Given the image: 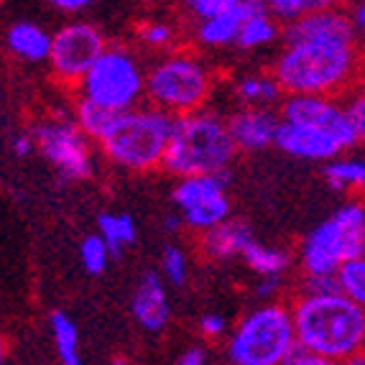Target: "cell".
<instances>
[{"instance_id":"cell-22","label":"cell","mask_w":365,"mask_h":365,"mask_svg":"<svg viewBox=\"0 0 365 365\" xmlns=\"http://www.w3.org/2000/svg\"><path fill=\"white\" fill-rule=\"evenodd\" d=\"M245 266L258 276H281L284 271H289L292 266V256H289V250L284 248H271V245H263L256 243V240H250L245 245L243 256Z\"/></svg>"},{"instance_id":"cell-38","label":"cell","mask_w":365,"mask_h":365,"mask_svg":"<svg viewBox=\"0 0 365 365\" xmlns=\"http://www.w3.org/2000/svg\"><path fill=\"white\" fill-rule=\"evenodd\" d=\"M279 289H281V276H261V281H258V287H256V294L261 299H271Z\"/></svg>"},{"instance_id":"cell-28","label":"cell","mask_w":365,"mask_h":365,"mask_svg":"<svg viewBox=\"0 0 365 365\" xmlns=\"http://www.w3.org/2000/svg\"><path fill=\"white\" fill-rule=\"evenodd\" d=\"M340 0H266L268 11L274 13L279 21H294L302 19L307 13L322 11V8L337 6Z\"/></svg>"},{"instance_id":"cell-27","label":"cell","mask_w":365,"mask_h":365,"mask_svg":"<svg viewBox=\"0 0 365 365\" xmlns=\"http://www.w3.org/2000/svg\"><path fill=\"white\" fill-rule=\"evenodd\" d=\"M79 261L90 276H100L108 271L110 261H113V250L105 243V237L100 235H87L82 243H79Z\"/></svg>"},{"instance_id":"cell-34","label":"cell","mask_w":365,"mask_h":365,"mask_svg":"<svg viewBox=\"0 0 365 365\" xmlns=\"http://www.w3.org/2000/svg\"><path fill=\"white\" fill-rule=\"evenodd\" d=\"M287 365H327V360L319 358V355H314L312 350H307L304 345H294L292 355H289Z\"/></svg>"},{"instance_id":"cell-20","label":"cell","mask_w":365,"mask_h":365,"mask_svg":"<svg viewBox=\"0 0 365 365\" xmlns=\"http://www.w3.org/2000/svg\"><path fill=\"white\" fill-rule=\"evenodd\" d=\"M232 95L243 108H271L281 100L284 90H281L279 79L274 74H245V77L235 79L232 85Z\"/></svg>"},{"instance_id":"cell-15","label":"cell","mask_w":365,"mask_h":365,"mask_svg":"<svg viewBox=\"0 0 365 365\" xmlns=\"http://www.w3.org/2000/svg\"><path fill=\"white\" fill-rule=\"evenodd\" d=\"M130 312H133L135 322L151 335H158L169 327L171 302L164 276L156 274V271H146L140 276L138 287L133 292V302H130Z\"/></svg>"},{"instance_id":"cell-42","label":"cell","mask_w":365,"mask_h":365,"mask_svg":"<svg viewBox=\"0 0 365 365\" xmlns=\"http://www.w3.org/2000/svg\"><path fill=\"white\" fill-rule=\"evenodd\" d=\"M0 6H3V0H0Z\"/></svg>"},{"instance_id":"cell-5","label":"cell","mask_w":365,"mask_h":365,"mask_svg":"<svg viewBox=\"0 0 365 365\" xmlns=\"http://www.w3.org/2000/svg\"><path fill=\"white\" fill-rule=\"evenodd\" d=\"M297 345L292 307L263 304L227 332L225 355L235 365H284Z\"/></svg>"},{"instance_id":"cell-30","label":"cell","mask_w":365,"mask_h":365,"mask_svg":"<svg viewBox=\"0 0 365 365\" xmlns=\"http://www.w3.org/2000/svg\"><path fill=\"white\" fill-rule=\"evenodd\" d=\"M138 38L143 46L156 51H169L177 43V31L166 21H148L138 29Z\"/></svg>"},{"instance_id":"cell-19","label":"cell","mask_w":365,"mask_h":365,"mask_svg":"<svg viewBox=\"0 0 365 365\" xmlns=\"http://www.w3.org/2000/svg\"><path fill=\"white\" fill-rule=\"evenodd\" d=\"M6 49L16 59L38 64V61L49 59L51 34L41 24H34V21H16L6 31Z\"/></svg>"},{"instance_id":"cell-35","label":"cell","mask_w":365,"mask_h":365,"mask_svg":"<svg viewBox=\"0 0 365 365\" xmlns=\"http://www.w3.org/2000/svg\"><path fill=\"white\" fill-rule=\"evenodd\" d=\"M210 360L207 345H189L182 355L177 358L179 365H205Z\"/></svg>"},{"instance_id":"cell-23","label":"cell","mask_w":365,"mask_h":365,"mask_svg":"<svg viewBox=\"0 0 365 365\" xmlns=\"http://www.w3.org/2000/svg\"><path fill=\"white\" fill-rule=\"evenodd\" d=\"M98 230L113 250V258H120L123 248H128L138 235L135 220L128 212H103L98 217Z\"/></svg>"},{"instance_id":"cell-11","label":"cell","mask_w":365,"mask_h":365,"mask_svg":"<svg viewBox=\"0 0 365 365\" xmlns=\"http://www.w3.org/2000/svg\"><path fill=\"white\" fill-rule=\"evenodd\" d=\"M103 31L87 21H72L61 26L56 34H51V49H49V69L54 79L61 85H79V79L85 77L87 69L95 64L100 54L105 51Z\"/></svg>"},{"instance_id":"cell-37","label":"cell","mask_w":365,"mask_h":365,"mask_svg":"<svg viewBox=\"0 0 365 365\" xmlns=\"http://www.w3.org/2000/svg\"><path fill=\"white\" fill-rule=\"evenodd\" d=\"M34 151H36V138H34V133H19L13 138V153H16V156L26 158Z\"/></svg>"},{"instance_id":"cell-10","label":"cell","mask_w":365,"mask_h":365,"mask_svg":"<svg viewBox=\"0 0 365 365\" xmlns=\"http://www.w3.org/2000/svg\"><path fill=\"white\" fill-rule=\"evenodd\" d=\"M230 171L220 174H192L179 177L171 200L182 217V225L195 232H205L230 217V195H227Z\"/></svg>"},{"instance_id":"cell-25","label":"cell","mask_w":365,"mask_h":365,"mask_svg":"<svg viewBox=\"0 0 365 365\" xmlns=\"http://www.w3.org/2000/svg\"><path fill=\"white\" fill-rule=\"evenodd\" d=\"M115 115H118L115 110L105 108V105H100V103H92V100H87V98H79L77 103H74L72 118L95 143H100V138L108 133V128L113 125Z\"/></svg>"},{"instance_id":"cell-16","label":"cell","mask_w":365,"mask_h":365,"mask_svg":"<svg viewBox=\"0 0 365 365\" xmlns=\"http://www.w3.org/2000/svg\"><path fill=\"white\" fill-rule=\"evenodd\" d=\"M281 115L268 108H243L227 118V130L235 140L237 151L256 153L268 146H276Z\"/></svg>"},{"instance_id":"cell-36","label":"cell","mask_w":365,"mask_h":365,"mask_svg":"<svg viewBox=\"0 0 365 365\" xmlns=\"http://www.w3.org/2000/svg\"><path fill=\"white\" fill-rule=\"evenodd\" d=\"M43 3H49V6L59 13H82V11H87L95 0H43Z\"/></svg>"},{"instance_id":"cell-4","label":"cell","mask_w":365,"mask_h":365,"mask_svg":"<svg viewBox=\"0 0 365 365\" xmlns=\"http://www.w3.org/2000/svg\"><path fill=\"white\" fill-rule=\"evenodd\" d=\"M174 115L156 108H130L118 113L108 133L100 138V151L110 164L125 171L146 174L164 164V153L169 146Z\"/></svg>"},{"instance_id":"cell-9","label":"cell","mask_w":365,"mask_h":365,"mask_svg":"<svg viewBox=\"0 0 365 365\" xmlns=\"http://www.w3.org/2000/svg\"><path fill=\"white\" fill-rule=\"evenodd\" d=\"M36 151L56 169L64 182H82L95 171V140L69 115L43 118L34 128Z\"/></svg>"},{"instance_id":"cell-40","label":"cell","mask_w":365,"mask_h":365,"mask_svg":"<svg viewBox=\"0 0 365 365\" xmlns=\"http://www.w3.org/2000/svg\"><path fill=\"white\" fill-rule=\"evenodd\" d=\"M8 360V342H6V337L0 335V365L6 363Z\"/></svg>"},{"instance_id":"cell-33","label":"cell","mask_w":365,"mask_h":365,"mask_svg":"<svg viewBox=\"0 0 365 365\" xmlns=\"http://www.w3.org/2000/svg\"><path fill=\"white\" fill-rule=\"evenodd\" d=\"M197 329H200L202 340H207V342L222 340V337H227V332H230L225 317L215 314V312H207V314H202L200 322H197Z\"/></svg>"},{"instance_id":"cell-24","label":"cell","mask_w":365,"mask_h":365,"mask_svg":"<svg viewBox=\"0 0 365 365\" xmlns=\"http://www.w3.org/2000/svg\"><path fill=\"white\" fill-rule=\"evenodd\" d=\"M276 16L271 11H261L256 16H250L248 21L243 24L240 34L235 38V46L243 51H253V49H261V46H268L271 41L279 38V24H276Z\"/></svg>"},{"instance_id":"cell-7","label":"cell","mask_w":365,"mask_h":365,"mask_svg":"<svg viewBox=\"0 0 365 365\" xmlns=\"http://www.w3.org/2000/svg\"><path fill=\"white\" fill-rule=\"evenodd\" d=\"M146 67L128 46H105L87 74L79 79V98L100 103L105 108L123 113L146 98Z\"/></svg>"},{"instance_id":"cell-3","label":"cell","mask_w":365,"mask_h":365,"mask_svg":"<svg viewBox=\"0 0 365 365\" xmlns=\"http://www.w3.org/2000/svg\"><path fill=\"white\" fill-rule=\"evenodd\" d=\"M235 156L237 146L227 130V120L202 108L174 118L161 169L177 179L192 174H220L230 171Z\"/></svg>"},{"instance_id":"cell-18","label":"cell","mask_w":365,"mask_h":365,"mask_svg":"<svg viewBox=\"0 0 365 365\" xmlns=\"http://www.w3.org/2000/svg\"><path fill=\"white\" fill-rule=\"evenodd\" d=\"M200 253L207 261L222 263L230 261V258L243 256L245 245L253 240L250 235V227L245 225L243 220H222L220 225L210 227V230L200 232Z\"/></svg>"},{"instance_id":"cell-14","label":"cell","mask_w":365,"mask_h":365,"mask_svg":"<svg viewBox=\"0 0 365 365\" xmlns=\"http://www.w3.org/2000/svg\"><path fill=\"white\" fill-rule=\"evenodd\" d=\"M276 148H281L289 156L322 161V158H335L345 148V143L332 130L281 120L279 135H276Z\"/></svg>"},{"instance_id":"cell-29","label":"cell","mask_w":365,"mask_h":365,"mask_svg":"<svg viewBox=\"0 0 365 365\" xmlns=\"http://www.w3.org/2000/svg\"><path fill=\"white\" fill-rule=\"evenodd\" d=\"M161 276L174 287H184L189 276V258L187 250L179 245H166L161 253Z\"/></svg>"},{"instance_id":"cell-17","label":"cell","mask_w":365,"mask_h":365,"mask_svg":"<svg viewBox=\"0 0 365 365\" xmlns=\"http://www.w3.org/2000/svg\"><path fill=\"white\" fill-rule=\"evenodd\" d=\"M314 38H329V41H355V24L345 11L337 6L322 8V11L307 13L302 19L289 21L284 29V43L287 41H314Z\"/></svg>"},{"instance_id":"cell-8","label":"cell","mask_w":365,"mask_h":365,"mask_svg":"<svg viewBox=\"0 0 365 365\" xmlns=\"http://www.w3.org/2000/svg\"><path fill=\"white\" fill-rule=\"evenodd\" d=\"M365 253V210L353 202L324 220L302 245L304 274H335L345 261Z\"/></svg>"},{"instance_id":"cell-1","label":"cell","mask_w":365,"mask_h":365,"mask_svg":"<svg viewBox=\"0 0 365 365\" xmlns=\"http://www.w3.org/2000/svg\"><path fill=\"white\" fill-rule=\"evenodd\" d=\"M271 74L284 95L345 98L365 87V46L358 41H287Z\"/></svg>"},{"instance_id":"cell-2","label":"cell","mask_w":365,"mask_h":365,"mask_svg":"<svg viewBox=\"0 0 365 365\" xmlns=\"http://www.w3.org/2000/svg\"><path fill=\"white\" fill-rule=\"evenodd\" d=\"M297 342L327 363H353L365 345V307L342 292H304L292 304Z\"/></svg>"},{"instance_id":"cell-12","label":"cell","mask_w":365,"mask_h":365,"mask_svg":"<svg viewBox=\"0 0 365 365\" xmlns=\"http://www.w3.org/2000/svg\"><path fill=\"white\" fill-rule=\"evenodd\" d=\"M281 120L297 123V125H317V128L332 130L345 143V148L358 143V133L347 120V113L337 105L335 98L327 95H289L281 103Z\"/></svg>"},{"instance_id":"cell-39","label":"cell","mask_w":365,"mask_h":365,"mask_svg":"<svg viewBox=\"0 0 365 365\" xmlns=\"http://www.w3.org/2000/svg\"><path fill=\"white\" fill-rule=\"evenodd\" d=\"M355 26H360L365 31V0L358 6V11H355Z\"/></svg>"},{"instance_id":"cell-26","label":"cell","mask_w":365,"mask_h":365,"mask_svg":"<svg viewBox=\"0 0 365 365\" xmlns=\"http://www.w3.org/2000/svg\"><path fill=\"white\" fill-rule=\"evenodd\" d=\"M335 276L340 292L365 307V256H355L345 261L335 271Z\"/></svg>"},{"instance_id":"cell-41","label":"cell","mask_w":365,"mask_h":365,"mask_svg":"<svg viewBox=\"0 0 365 365\" xmlns=\"http://www.w3.org/2000/svg\"><path fill=\"white\" fill-rule=\"evenodd\" d=\"M353 363H365V345H363V355H358V358H355Z\"/></svg>"},{"instance_id":"cell-32","label":"cell","mask_w":365,"mask_h":365,"mask_svg":"<svg viewBox=\"0 0 365 365\" xmlns=\"http://www.w3.org/2000/svg\"><path fill=\"white\" fill-rule=\"evenodd\" d=\"M179 3L195 21H205L210 16H217L220 11H225L235 0H179Z\"/></svg>"},{"instance_id":"cell-13","label":"cell","mask_w":365,"mask_h":365,"mask_svg":"<svg viewBox=\"0 0 365 365\" xmlns=\"http://www.w3.org/2000/svg\"><path fill=\"white\" fill-rule=\"evenodd\" d=\"M261 11H268L266 0H235L217 16H210L205 21H195L197 43L205 49H225L232 46L243 29V24Z\"/></svg>"},{"instance_id":"cell-21","label":"cell","mask_w":365,"mask_h":365,"mask_svg":"<svg viewBox=\"0 0 365 365\" xmlns=\"http://www.w3.org/2000/svg\"><path fill=\"white\" fill-rule=\"evenodd\" d=\"M49 329L51 340H54V350L59 363L64 365H79L82 355H79V329L72 322V317L67 312H51L49 317Z\"/></svg>"},{"instance_id":"cell-6","label":"cell","mask_w":365,"mask_h":365,"mask_svg":"<svg viewBox=\"0 0 365 365\" xmlns=\"http://www.w3.org/2000/svg\"><path fill=\"white\" fill-rule=\"evenodd\" d=\"M212 90V69L192 51H171L161 56L146 74V100L174 118L202 110Z\"/></svg>"},{"instance_id":"cell-31","label":"cell","mask_w":365,"mask_h":365,"mask_svg":"<svg viewBox=\"0 0 365 365\" xmlns=\"http://www.w3.org/2000/svg\"><path fill=\"white\" fill-rule=\"evenodd\" d=\"M345 113H347L350 125H353L355 133H358V140L365 138V87H360V90L347 95Z\"/></svg>"}]
</instances>
